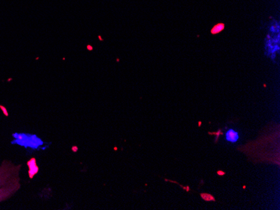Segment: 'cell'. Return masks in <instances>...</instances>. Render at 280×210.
<instances>
[{
  "label": "cell",
  "instance_id": "4",
  "mask_svg": "<svg viewBox=\"0 0 280 210\" xmlns=\"http://www.w3.org/2000/svg\"><path fill=\"white\" fill-rule=\"evenodd\" d=\"M200 197H201V199H204V200L206 202L215 201V199H214L213 197H212V195H211V194H207V193H201V194H200Z\"/></svg>",
  "mask_w": 280,
  "mask_h": 210
},
{
  "label": "cell",
  "instance_id": "5",
  "mask_svg": "<svg viewBox=\"0 0 280 210\" xmlns=\"http://www.w3.org/2000/svg\"><path fill=\"white\" fill-rule=\"evenodd\" d=\"M217 174H219L220 176H223L225 175V173L222 172V171H218V172H217Z\"/></svg>",
  "mask_w": 280,
  "mask_h": 210
},
{
  "label": "cell",
  "instance_id": "1",
  "mask_svg": "<svg viewBox=\"0 0 280 210\" xmlns=\"http://www.w3.org/2000/svg\"><path fill=\"white\" fill-rule=\"evenodd\" d=\"M19 166L3 162L0 167V202L8 199L19 189Z\"/></svg>",
  "mask_w": 280,
  "mask_h": 210
},
{
  "label": "cell",
  "instance_id": "2",
  "mask_svg": "<svg viewBox=\"0 0 280 210\" xmlns=\"http://www.w3.org/2000/svg\"><path fill=\"white\" fill-rule=\"evenodd\" d=\"M226 141H230L231 143H235L239 139V134L235 130L229 129L226 133Z\"/></svg>",
  "mask_w": 280,
  "mask_h": 210
},
{
  "label": "cell",
  "instance_id": "3",
  "mask_svg": "<svg viewBox=\"0 0 280 210\" xmlns=\"http://www.w3.org/2000/svg\"><path fill=\"white\" fill-rule=\"evenodd\" d=\"M223 29H224V24L223 23H218L216 26H214L213 29H211V33L213 35H217V34L220 33L222 30H223Z\"/></svg>",
  "mask_w": 280,
  "mask_h": 210
}]
</instances>
